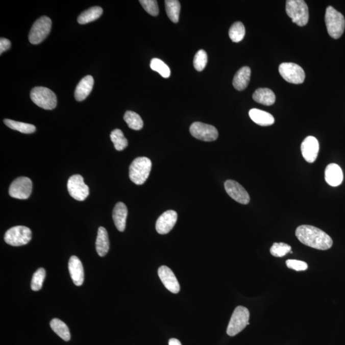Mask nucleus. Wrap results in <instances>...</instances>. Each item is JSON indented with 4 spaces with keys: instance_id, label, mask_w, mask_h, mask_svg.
<instances>
[{
    "instance_id": "1",
    "label": "nucleus",
    "mask_w": 345,
    "mask_h": 345,
    "mask_svg": "<svg viewBox=\"0 0 345 345\" xmlns=\"http://www.w3.org/2000/svg\"><path fill=\"white\" fill-rule=\"evenodd\" d=\"M295 235L303 244L316 250H327L333 244V241L328 234L313 226H300L297 228Z\"/></svg>"
},
{
    "instance_id": "2",
    "label": "nucleus",
    "mask_w": 345,
    "mask_h": 345,
    "mask_svg": "<svg viewBox=\"0 0 345 345\" xmlns=\"http://www.w3.org/2000/svg\"><path fill=\"white\" fill-rule=\"evenodd\" d=\"M151 159L139 157L134 160L129 167V178L136 185H142L146 181L152 169Z\"/></svg>"
},
{
    "instance_id": "3",
    "label": "nucleus",
    "mask_w": 345,
    "mask_h": 345,
    "mask_svg": "<svg viewBox=\"0 0 345 345\" xmlns=\"http://www.w3.org/2000/svg\"><path fill=\"white\" fill-rule=\"evenodd\" d=\"M325 21L330 36L334 39L341 37L345 28L343 15L337 11L333 7L329 6L326 9Z\"/></svg>"
},
{
    "instance_id": "4",
    "label": "nucleus",
    "mask_w": 345,
    "mask_h": 345,
    "mask_svg": "<svg viewBox=\"0 0 345 345\" xmlns=\"http://www.w3.org/2000/svg\"><path fill=\"white\" fill-rule=\"evenodd\" d=\"M286 11L294 23L298 26L304 27L308 23L309 10L303 0H288L286 4Z\"/></svg>"
},
{
    "instance_id": "5",
    "label": "nucleus",
    "mask_w": 345,
    "mask_h": 345,
    "mask_svg": "<svg viewBox=\"0 0 345 345\" xmlns=\"http://www.w3.org/2000/svg\"><path fill=\"white\" fill-rule=\"evenodd\" d=\"M30 97L35 105L44 110H52L57 107V96L49 88L37 86L30 92Z\"/></svg>"
},
{
    "instance_id": "6",
    "label": "nucleus",
    "mask_w": 345,
    "mask_h": 345,
    "mask_svg": "<svg viewBox=\"0 0 345 345\" xmlns=\"http://www.w3.org/2000/svg\"><path fill=\"white\" fill-rule=\"evenodd\" d=\"M250 311L245 307L239 306L235 308L228 324L227 334L230 336H235L240 333L250 325Z\"/></svg>"
},
{
    "instance_id": "7",
    "label": "nucleus",
    "mask_w": 345,
    "mask_h": 345,
    "mask_svg": "<svg viewBox=\"0 0 345 345\" xmlns=\"http://www.w3.org/2000/svg\"><path fill=\"white\" fill-rule=\"evenodd\" d=\"M52 20L47 16H42L33 24L29 39L32 44H39L50 34L52 29Z\"/></svg>"
},
{
    "instance_id": "8",
    "label": "nucleus",
    "mask_w": 345,
    "mask_h": 345,
    "mask_svg": "<svg viewBox=\"0 0 345 345\" xmlns=\"http://www.w3.org/2000/svg\"><path fill=\"white\" fill-rule=\"evenodd\" d=\"M32 233L30 228L23 226L12 227L6 233L4 239L7 243L12 246L27 244L32 239Z\"/></svg>"
},
{
    "instance_id": "9",
    "label": "nucleus",
    "mask_w": 345,
    "mask_h": 345,
    "mask_svg": "<svg viewBox=\"0 0 345 345\" xmlns=\"http://www.w3.org/2000/svg\"><path fill=\"white\" fill-rule=\"evenodd\" d=\"M279 72L284 80L288 83L301 84L305 80V72L303 68L295 63H281L279 67Z\"/></svg>"
},
{
    "instance_id": "10",
    "label": "nucleus",
    "mask_w": 345,
    "mask_h": 345,
    "mask_svg": "<svg viewBox=\"0 0 345 345\" xmlns=\"http://www.w3.org/2000/svg\"><path fill=\"white\" fill-rule=\"evenodd\" d=\"M69 194L73 199L82 202L89 195V187L86 185L82 176L75 175L70 177L67 182Z\"/></svg>"
},
{
    "instance_id": "11",
    "label": "nucleus",
    "mask_w": 345,
    "mask_h": 345,
    "mask_svg": "<svg viewBox=\"0 0 345 345\" xmlns=\"http://www.w3.org/2000/svg\"><path fill=\"white\" fill-rule=\"evenodd\" d=\"M32 182L28 177H21L12 182L9 188V194L14 199L26 200L32 192Z\"/></svg>"
},
{
    "instance_id": "12",
    "label": "nucleus",
    "mask_w": 345,
    "mask_h": 345,
    "mask_svg": "<svg viewBox=\"0 0 345 345\" xmlns=\"http://www.w3.org/2000/svg\"><path fill=\"white\" fill-rule=\"evenodd\" d=\"M190 133L195 138L204 141L216 140L219 136L215 127L204 123L194 122L190 127Z\"/></svg>"
},
{
    "instance_id": "13",
    "label": "nucleus",
    "mask_w": 345,
    "mask_h": 345,
    "mask_svg": "<svg viewBox=\"0 0 345 345\" xmlns=\"http://www.w3.org/2000/svg\"><path fill=\"white\" fill-rule=\"evenodd\" d=\"M225 187L227 194L239 204L247 205L250 202L248 192L238 182L232 180H228L225 182Z\"/></svg>"
},
{
    "instance_id": "14",
    "label": "nucleus",
    "mask_w": 345,
    "mask_h": 345,
    "mask_svg": "<svg viewBox=\"0 0 345 345\" xmlns=\"http://www.w3.org/2000/svg\"><path fill=\"white\" fill-rule=\"evenodd\" d=\"M178 215L174 210H167L162 214L157 220L156 228L159 234L168 233L176 225Z\"/></svg>"
},
{
    "instance_id": "15",
    "label": "nucleus",
    "mask_w": 345,
    "mask_h": 345,
    "mask_svg": "<svg viewBox=\"0 0 345 345\" xmlns=\"http://www.w3.org/2000/svg\"><path fill=\"white\" fill-rule=\"evenodd\" d=\"M301 152L304 159L309 163L316 161L319 152V143L316 138L309 136L307 137L301 144Z\"/></svg>"
},
{
    "instance_id": "16",
    "label": "nucleus",
    "mask_w": 345,
    "mask_h": 345,
    "mask_svg": "<svg viewBox=\"0 0 345 345\" xmlns=\"http://www.w3.org/2000/svg\"><path fill=\"white\" fill-rule=\"evenodd\" d=\"M158 275L160 280L163 283L165 287L172 293H178L181 290V286L178 280L172 271L166 266H161L159 268Z\"/></svg>"
},
{
    "instance_id": "17",
    "label": "nucleus",
    "mask_w": 345,
    "mask_h": 345,
    "mask_svg": "<svg viewBox=\"0 0 345 345\" xmlns=\"http://www.w3.org/2000/svg\"><path fill=\"white\" fill-rule=\"evenodd\" d=\"M68 270L73 283L76 286H81L84 282V269L82 263L77 256H71L68 262Z\"/></svg>"
},
{
    "instance_id": "18",
    "label": "nucleus",
    "mask_w": 345,
    "mask_h": 345,
    "mask_svg": "<svg viewBox=\"0 0 345 345\" xmlns=\"http://www.w3.org/2000/svg\"><path fill=\"white\" fill-rule=\"evenodd\" d=\"M325 179L329 186L337 187L343 181V174L342 169L336 164H330L325 171Z\"/></svg>"
},
{
    "instance_id": "19",
    "label": "nucleus",
    "mask_w": 345,
    "mask_h": 345,
    "mask_svg": "<svg viewBox=\"0 0 345 345\" xmlns=\"http://www.w3.org/2000/svg\"><path fill=\"white\" fill-rule=\"evenodd\" d=\"M94 85V80L92 76H86L81 80L76 86L75 96L78 101H83L90 95Z\"/></svg>"
},
{
    "instance_id": "20",
    "label": "nucleus",
    "mask_w": 345,
    "mask_h": 345,
    "mask_svg": "<svg viewBox=\"0 0 345 345\" xmlns=\"http://www.w3.org/2000/svg\"><path fill=\"white\" fill-rule=\"evenodd\" d=\"M128 208L122 202L116 204L113 211V219L118 231L122 232L126 229V219L128 217Z\"/></svg>"
},
{
    "instance_id": "21",
    "label": "nucleus",
    "mask_w": 345,
    "mask_h": 345,
    "mask_svg": "<svg viewBox=\"0 0 345 345\" xmlns=\"http://www.w3.org/2000/svg\"><path fill=\"white\" fill-rule=\"evenodd\" d=\"M251 78V69L249 67L240 68L235 73L233 80V85L236 90L242 91L245 90L249 85Z\"/></svg>"
},
{
    "instance_id": "22",
    "label": "nucleus",
    "mask_w": 345,
    "mask_h": 345,
    "mask_svg": "<svg viewBox=\"0 0 345 345\" xmlns=\"http://www.w3.org/2000/svg\"><path fill=\"white\" fill-rule=\"evenodd\" d=\"M249 115L254 122L261 126H269L273 125L275 121V118L271 114L258 109L251 110Z\"/></svg>"
},
{
    "instance_id": "23",
    "label": "nucleus",
    "mask_w": 345,
    "mask_h": 345,
    "mask_svg": "<svg viewBox=\"0 0 345 345\" xmlns=\"http://www.w3.org/2000/svg\"><path fill=\"white\" fill-rule=\"evenodd\" d=\"M110 250V240H109L107 231L105 228H98L97 240H96V251L98 255L103 257L107 255Z\"/></svg>"
},
{
    "instance_id": "24",
    "label": "nucleus",
    "mask_w": 345,
    "mask_h": 345,
    "mask_svg": "<svg viewBox=\"0 0 345 345\" xmlns=\"http://www.w3.org/2000/svg\"><path fill=\"white\" fill-rule=\"evenodd\" d=\"M253 98L255 102L263 105L271 106L275 104L276 95L275 93L267 88H260L253 93Z\"/></svg>"
},
{
    "instance_id": "25",
    "label": "nucleus",
    "mask_w": 345,
    "mask_h": 345,
    "mask_svg": "<svg viewBox=\"0 0 345 345\" xmlns=\"http://www.w3.org/2000/svg\"><path fill=\"white\" fill-rule=\"evenodd\" d=\"M103 12V10L100 7H91L80 15L78 18V22L81 24L89 23L100 18Z\"/></svg>"
},
{
    "instance_id": "26",
    "label": "nucleus",
    "mask_w": 345,
    "mask_h": 345,
    "mask_svg": "<svg viewBox=\"0 0 345 345\" xmlns=\"http://www.w3.org/2000/svg\"><path fill=\"white\" fill-rule=\"evenodd\" d=\"M165 8L169 19L174 23H177L179 22L181 9L180 2L178 0H166Z\"/></svg>"
},
{
    "instance_id": "27",
    "label": "nucleus",
    "mask_w": 345,
    "mask_h": 345,
    "mask_svg": "<svg viewBox=\"0 0 345 345\" xmlns=\"http://www.w3.org/2000/svg\"><path fill=\"white\" fill-rule=\"evenodd\" d=\"M50 326L53 331L65 341L70 339V334L67 325L58 318L53 319L50 322Z\"/></svg>"
},
{
    "instance_id": "28",
    "label": "nucleus",
    "mask_w": 345,
    "mask_h": 345,
    "mask_svg": "<svg viewBox=\"0 0 345 345\" xmlns=\"http://www.w3.org/2000/svg\"><path fill=\"white\" fill-rule=\"evenodd\" d=\"M4 124L9 128L19 131L21 133L31 134L35 133L36 131V128L32 124L20 122V121L10 120V119H5Z\"/></svg>"
},
{
    "instance_id": "29",
    "label": "nucleus",
    "mask_w": 345,
    "mask_h": 345,
    "mask_svg": "<svg viewBox=\"0 0 345 345\" xmlns=\"http://www.w3.org/2000/svg\"><path fill=\"white\" fill-rule=\"evenodd\" d=\"M124 120L128 124L129 128L133 130H141L143 127V121L141 116L134 111H126L124 116Z\"/></svg>"
},
{
    "instance_id": "30",
    "label": "nucleus",
    "mask_w": 345,
    "mask_h": 345,
    "mask_svg": "<svg viewBox=\"0 0 345 345\" xmlns=\"http://www.w3.org/2000/svg\"><path fill=\"white\" fill-rule=\"evenodd\" d=\"M110 138L116 151H123L128 145V139L120 129H115L111 132Z\"/></svg>"
},
{
    "instance_id": "31",
    "label": "nucleus",
    "mask_w": 345,
    "mask_h": 345,
    "mask_svg": "<svg viewBox=\"0 0 345 345\" xmlns=\"http://www.w3.org/2000/svg\"><path fill=\"white\" fill-rule=\"evenodd\" d=\"M245 29L241 22H236L229 30V36L233 42H239L245 37Z\"/></svg>"
},
{
    "instance_id": "32",
    "label": "nucleus",
    "mask_w": 345,
    "mask_h": 345,
    "mask_svg": "<svg viewBox=\"0 0 345 345\" xmlns=\"http://www.w3.org/2000/svg\"><path fill=\"white\" fill-rule=\"evenodd\" d=\"M151 68L152 70L158 72L164 78H168L171 75V70L168 66L159 58H155L152 59Z\"/></svg>"
},
{
    "instance_id": "33",
    "label": "nucleus",
    "mask_w": 345,
    "mask_h": 345,
    "mask_svg": "<svg viewBox=\"0 0 345 345\" xmlns=\"http://www.w3.org/2000/svg\"><path fill=\"white\" fill-rule=\"evenodd\" d=\"M291 247L287 243L280 242L274 243L270 250L271 255L275 257H283L288 253H290Z\"/></svg>"
},
{
    "instance_id": "34",
    "label": "nucleus",
    "mask_w": 345,
    "mask_h": 345,
    "mask_svg": "<svg viewBox=\"0 0 345 345\" xmlns=\"http://www.w3.org/2000/svg\"><path fill=\"white\" fill-rule=\"evenodd\" d=\"M45 277V270L44 268H40L34 273L33 276L31 288L32 290L37 291L42 288Z\"/></svg>"
},
{
    "instance_id": "35",
    "label": "nucleus",
    "mask_w": 345,
    "mask_h": 345,
    "mask_svg": "<svg viewBox=\"0 0 345 345\" xmlns=\"http://www.w3.org/2000/svg\"><path fill=\"white\" fill-rule=\"evenodd\" d=\"M208 62V56L205 51L201 50L199 51L195 55L193 64L195 69L199 72L204 70Z\"/></svg>"
},
{
    "instance_id": "36",
    "label": "nucleus",
    "mask_w": 345,
    "mask_h": 345,
    "mask_svg": "<svg viewBox=\"0 0 345 345\" xmlns=\"http://www.w3.org/2000/svg\"><path fill=\"white\" fill-rule=\"evenodd\" d=\"M139 3L151 16H157L159 14V9L157 1H155V0H140Z\"/></svg>"
},
{
    "instance_id": "37",
    "label": "nucleus",
    "mask_w": 345,
    "mask_h": 345,
    "mask_svg": "<svg viewBox=\"0 0 345 345\" xmlns=\"http://www.w3.org/2000/svg\"><path fill=\"white\" fill-rule=\"evenodd\" d=\"M286 266L290 269L296 271H304L308 269V265L303 261L297 260H288L286 262Z\"/></svg>"
},
{
    "instance_id": "38",
    "label": "nucleus",
    "mask_w": 345,
    "mask_h": 345,
    "mask_svg": "<svg viewBox=\"0 0 345 345\" xmlns=\"http://www.w3.org/2000/svg\"><path fill=\"white\" fill-rule=\"evenodd\" d=\"M11 46V42L9 40L5 39V38H1V39H0V53L1 54L9 50Z\"/></svg>"
},
{
    "instance_id": "39",
    "label": "nucleus",
    "mask_w": 345,
    "mask_h": 345,
    "mask_svg": "<svg viewBox=\"0 0 345 345\" xmlns=\"http://www.w3.org/2000/svg\"><path fill=\"white\" fill-rule=\"evenodd\" d=\"M169 345H182V344L179 339L171 338L169 339Z\"/></svg>"
}]
</instances>
